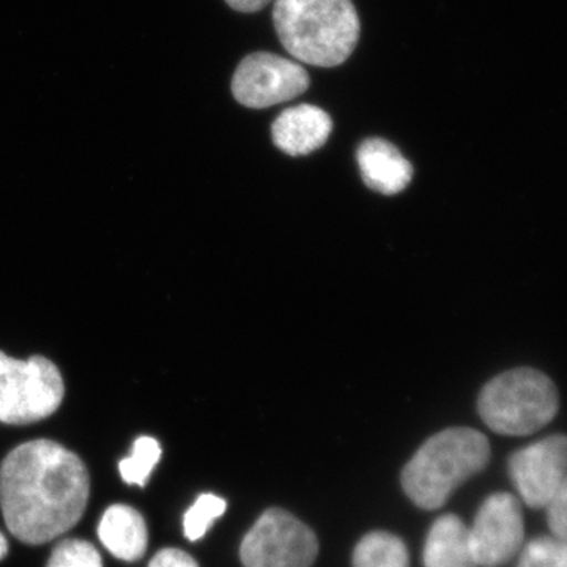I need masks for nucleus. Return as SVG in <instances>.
Segmentation results:
<instances>
[{"mask_svg": "<svg viewBox=\"0 0 567 567\" xmlns=\"http://www.w3.org/2000/svg\"><path fill=\"white\" fill-rule=\"evenodd\" d=\"M89 495L84 462L51 440L14 447L0 465V507L21 543L39 546L69 532L84 516Z\"/></svg>", "mask_w": 567, "mask_h": 567, "instance_id": "1", "label": "nucleus"}, {"mask_svg": "<svg viewBox=\"0 0 567 567\" xmlns=\"http://www.w3.org/2000/svg\"><path fill=\"white\" fill-rule=\"evenodd\" d=\"M274 21L282 47L309 65H341L360 40L352 0H275Z\"/></svg>", "mask_w": 567, "mask_h": 567, "instance_id": "2", "label": "nucleus"}, {"mask_svg": "<svg viewBox=\"0 0 567 567\" xmlns=\"http://www.w3.org/2000/svg\"><path fill=\"white\" fill-rule=\"evenodd\" d=\"M491 461L487 436L470 427L439 432L416 451L402 472V487L417 507L434 511Z\"/></svg>", "mask_w": 567, "mask_h": 567, "instance_id": "3", "label": "nucleus"}, {"mask_svg": "<svg viewBox=\"0 0 567 567\" xmlns=\"http://www.w3.org/2000/svg\"><path fill=\"white\" fill-rule=\"evenodd\" d=\"M558 409L557 386L550 377L533 368L496 375L477 399L481 420L499 435L535 434L554 421Z\"/></svg>", "mask_w": 567, "mask_h": 567, "instance_id": "4", "label": "nucleus"}, {"mask_svg": "<svg viewBox=\"0 0 567 567\" xmlns=\"http://www.w3.org/2000/svg\"><path fill=\"white\" fill-rule=\"evenodd\" d=\"M65 395L58 365L44 357L17 360L0 352V423L25 425L54 415Z\"/></svg>", "mask_w": 567, "mask_h": 567, "instance_id": "5", "label": "nucleus"}, {"mask_svg": "<svg viewBox=\"0 0 567 567\" xmlns=\"http://www.w3.org/2000/svg\"><path fill=\"white\" fill-rule=\"evenodd\" d=\"M317 554L315 532L279 507L265 511L240 547L245 567H311Z\"/></svg>", "mask_w": 567, "mask_h": 567, "instance_id": "6", "label": "nucleus"}, {"mask_svg": "<svg viewBox=\"0 0 567 567\" xmlns=\"http://www.w3.org/2000/svg\"><path fill=\"white\" fill-rule=\"evenodd\" d=\"M309 87L308 71L300 63L271 52H254L235 70L233 93L238 103L264 110L290 102Z\"/></svg>", "mask_w": 567, "mask_h": 567, "instance_id": "7", "label": "nucleus"}, {"mask_svg": "<svg viewBox=\"0 0 567 567\" xmlns=\"http://www.w3.org/2000/svg\"><path fill=\"white\" fill-rule=\"evenodd\" d=\"M477 566L498 567L524 548V513L516 496L499 492L486 498L468 528Z\"/></svg>", "mask_w": 567, "mask_h": 567, "instance_id": "8", "label": "nucleus"}, {"mask_svg": "<svg viewBox=\"0 0 567 567\" xmlns=\"http://www.w3.org/2000/svg\"><path fill=\"white\" fill-rule=\"evenodd\" d=\"M509 475L525 505L543 509L567 475V435H550L509 458Z\"/></svg>", "mask_w": 567, "mask_h": 567, "instance_id": "9", "label": "nucleus"}, {"mask_svg": "<svg viewBox=\"0 0 567 567\" xmlns=\"http://www.w3.org/2000/svg\"><path fill=\"white\" fill-rule=\"evenodd\" d=\"M333 130L330 115L312 104L286 110L276 118L271 136L276 147L287 155L301 156L319 151Z\"/></svg>", "mask_w": 567, "mask_h": 567, "instance_id": "10", "label": "nucleus"}, {"mask_svg": "<svg viewBox=\"0 0 567 567\" xmlns=\"http://www.w3.org/2000/svg\"><path fill=\"white\" fill-rule=\"evenodd\" d=\"M358 167L372 192L394 196L413 178V166L395 145L380 137L361 142L357 151Z\"/></svg>", "mask_w": 567, "mask_h": 567, "instance_id": "11", "label": "nucleus"}, {"mask_svg": "<svg viewBox=\"0 0 567 567\" xmlns=\"http://www.w3.org/2000/svg\"><path fill=\"white\" fill-rule=\"evenodd\" d=\"M99 536L103 546L123 561H137L147 551V524L144 517L128 505L107 507L100 522Z\"/></svg>", "mask_w": 567, "mask_h": 567, "instance_id": "12", "label": "nucleus"}, {"mask_svg": "<svg viewBox=\"0 0 567 567\" xmlns=\"http://www.w3.org/2000/svg\"><path fill=\"white\" fill-rule=\"evenodd\" d=\"M424 567H477L470 544L468 527L454 514L432 525L424 546Z\"/></svg>", "mask_w": 567, "mask_h": 567, "instance_id": "13", "label": "nucleus"}, {"mask_svg": "<svg viewBox=\"0 0 567 567\" xmlns=\"http://www.w3.org/2000/svg\"><path fill=\"white\" fill-rule=\"evenodd\" d=\"M353 567H410V555L401 537L385 532L365 535L354 547Z\"/></svg>", "mask_w": 567, "mask_h": 567, "instance_id": "14", "label": "nucleus"}, {"mask_svg": "<svg viewBox=\"0 0 567 567\" xmlns=\"http://www.w3.org/2000/svg\"><path fill=\"white\" fill-rule=\"evenodd\" d=\"M162 446L152 436H140L134 442L132 456L123 458L118 464L122 480L130 486L144 487L148 476L162 458Z\"/></svg>", "mask_w": 567, "mask_h": 567, "instance_id": "15", "label": "nucleus"}, {"mask_svg": "<svg viewBox=\"0 0 567 567\" xmlns=\"http://www.w3.org/2000/svg\"><path fill=\"white\" fill-rule=\"evenodd\" d=\"M227 503L221 496L203 494L194 502V505L186 511L183 517V532L186 539L196 543L207 535L208 529L226 513Z\"/></svg>", "mask_w": 567, "mask_h": 567, "instance_id": "16", "label": "nucleus"}, {"mask_svg": "<svg viewBox=\"0 0 567 567\" xmlns=\"http://www.w3.org/2000/svg\"><path fill=\"white\" fill-rule=\"evenodd\" d=\"M517 567H567V540L536 537L522 548Z\"/></svg>", "mask_w": 567, "mask_h": 567, "instance_id": "17", "label": "nucleus"}, {"mask_svg": "<svg viewBox=\"0 0 567 567\" xmlns=\"http://www.w3.org/2000/svg\"><path fill=\"white\" fill-rule=\"evenodd\" d=\"M47 567H103V559L91 543L66 539L52 550Z\"/></svg>", "mask_w": 567, "mask_h": 567, "instance_id": "18", "label": "nucleus"}, {"mask_svg": "<svg viewBox=\"0 0 567 567\" xmlns=\"http://www.w3.org/2000/svg\"><path fill=\"white\" fill-rule=\"evenodd\" d=\"M546 509L547 524L551 536L567 540V475Z\"/></svg>", "mask_w": 567, "mask_h": 567, "instance_id": "19", "label": "nucleus"}, {"mask_svg": "<svg viewBox=\"0 0 567 567\" xmlns=\"http://www.w3.org/2000/svg\"><path fill=\"white\" fill-rule=\"evenodd\" d=\"M148 567H199L196 559L181 548H164L152 558Z\"/></svg>", "mask_w": 567, "mask_h": 567, "instance_id": "20", "label": "nucleus"}, {"mask_svg": "<svg viewBox=\"0 0 567 567\" xmlns=\"http://www.w3.org/2000/svg\"><path fill=\"white\" fill-rule=\"evenodd\" d=\"M230 9L241 11V13H256L275 2V0H226Z\"/></svg>", "mask_w": 567, "mask_h": 567, "instance_id": "21", "label": "nucleus"}, {"mask_svg": "<svg viewBox=\"0 0 567 567\" xmlns=\"http://www.w3.org/2000/svg\"><path fill=\"white\" fill-rule=\"evenodd\" d=\"M9 554V543H7L6 536L0 533V559H3Z\"/></svg>", "mask_w": 567, "mask_h": 567, "instance_id": "22", "label": "nucleus"}]
</instances>
